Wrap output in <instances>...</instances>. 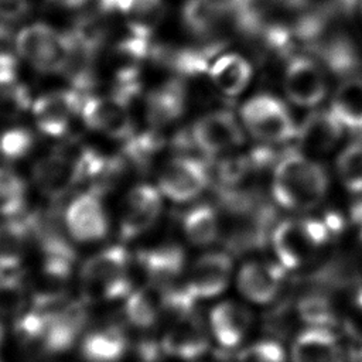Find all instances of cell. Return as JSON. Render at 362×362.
<instances>
[{"label":"cell","mask_w":362,"mask_h":362,"mask_svg":"<svg viewBox=\"0 0 362 362\" xmlns=\"http://www.w3.org/2000/svg\"><path fill=\"white\" fill-rule=\"evenodd\" d=\"M327 222L315 219H286L272 232V243L280 264L297 269L307 263L329 239Z\"/></svg>","instance_id":"cell-3"},{"label":"cell","mask_w":362,"mask_h":362,"mask_svg":"<svg viewBox=\"0 0 362 362\" xmlns=\"http://www.w3.org/2000/svg\"><path fill=\"white\" fill-rule=\"evenodd\" d=\"M342 134V123L331 112H315L310 115L300 130L297 137L301 148L308 153L324 154L329 151Z\"/></svg>","instance_id":"cell-21"},{"label":"cell","mask_w":362,"mask_h":362,"mask_svg":"<svg viewBox=\"0 0 362 362\" xmlns=\"http://www.w3.org/2000/svg\"><path fill=\"white\" fill-rule=\"evenodd\" d=\"M291 362H342L341 345L329 329L311 327L294 339Z\"/></svg>","instance_id":"cell-20"},{"label":"cell","mask_w":362,"mask_h":362,"mask_svg":"<svg viewBox=\"0 0 362 362\" xmlns=\"http://www.w3.org/2000/svg\"><path fill=\"white\" fill-rule=\"evenodd\" d=\"M14 47L17 54L38 72H64L69 51L65 33H58L44 23L30 24L17 34Z\"/></svg>","instance_id":"cell-4"},{"label":"cell","mask_w":362,"mask_h":362,"mask_svg":"<svg viewBox=\"0 0 362 362\" xmlns=\"http://www.w3.org/2000/svg\"><path fill=\"white\" fill-rule=\"evenodd\" d=\"M184 109V90L178 82H168L153 90L146 100L147 120L153 126H164L177 119Z\"/></svg>","instance_id":"cell-24"},{"label":"cell","mask_w":362,"mask_h":362,"mask_svg":"<svg viewBox=\"0 0 362 362\" xmlns=\"http://www.w3.org/2000/svg\"><path fill=\"white\" fill-rule=\"evenodd\" d=\"M130 257L120 245L107 246L90 256L82 266L81 280L88 300H116L132 291L129 277Z\"/></svg>","instance_id":"cell-2"},{"label":"cell","mask_w":362,"mask_h":362,"mask_svg":"<svg viewBox=\"0 0 362 362\" xmlns=\"http://www.w3.org/2000/svg\"><path fill=\"white\" fill-rule=\"evenodd\" d=\"M130 33L150 37L153 28L164 16L163 0H130L124 13Z\"/></svg>","instance_id":"cell-29"},{"label":"cell","mask_w":362,"mask_h":362,"mask_svg":"<svg viewBox=\"0 0 362 362\" xmlns=\"http://www.w3.org/2000/svg\"><path fill=\"white\" fill-rule=\"evenodd\" d=\"M327 188L328 180L322 167L301 154L286 156L274 170L273 195L287 209L315 208L324 199Z\"/></svg>","instance_id":"cell-1"},{"label":"cell","mask_w":362,"mask_h":362,"mask_svg":"<svg viewBox=\"0 0 362 362\" xmlns=\"http://www.w3.org/2000/svg\"><path fill=\"white\" fill-rule=\"evenodd\" d=\"M137 260L146 273L151 287L165 288L182 272L185 255L178 245H164L151 250H143Z\"/></svg>","instance_id":"cell-19"},{"label":"cell","mask_w":362,"mask_h":362,"mask_svg":"<svg viewBox=\"0 0 362 362\" xmlns=\"http://www.w3.org/2000/svg\"><path fill=\"white\" fill-rule=\"evenodd\" d=\"M170 322L161 341L164 354L178 359H197L206 352L209 345L208 332L202 320L194 311Z\"/></svg>","instance_id":"cell-13"},{"label":"cell","mask_w":362,"mask_h":362,"mask_svg":"<svg viewBox=\"0 0 362 362\" xmlns=\"http://www.w3.org/2000/svg\"><path fill=\"white\" fill-rule=\"evenodd\" d=\"M27 288L18 274H0V317H17L24 313Z\"/></svg>","instance_id":"cell-33"},{"label":"cell","mask_w":362,"mask_h":362,"mask_svg":"<svg viewBox=\"0 0 362 362\" xmlns=\"http://www.w3.org/2000/svg\"><path fill=\"white\" fill-rule=\"evenodd\" d=\"M161 212L160 191L151 185L140 184L126 197L120 219V238L130 240L148 230Z\"/></svg>","instance_id":"cell-12"},{"label":"cell","mask_w":362,"mask_h":362,"mask_svg":"<svg viewBox=\"0 0 362 362\" xmlns=\"http://www.w3.org/2000/svg\"><path fill=\"white\" fill-rule=\"evenodd\" d=\"M30 238L27 215L14 216L0 225V274L13 273L18 267Z\"/></svg>","instance_id":"cell-23"},{"label":"cell","mask_w":362,"mask_h":362,"mask_svg":"<svg viewBox=\"0 0 362 362\" xmlns=\"http://www.w3.org/2000/svg\"><path fill=\"white\" fill-rule=\"evenodd\" d=\"M69 31L76 38H79L81 41H83L85 44H88L89 47H92L98 51H100V48L103 47L106 37H107V28H106L103 20L95 14L79 16L74 21Z\"/></svg>","instance_id":"cell-37"},{"label":"cell","mask_w":362,"mask_h":362,"mask_svg":"<svg viewBox=\"0 0 362 362\" xmlns=\"http://www.w3.org/2000/svg\"><path fill=\"white\" fill-rule=\"evenodd\" d=\"M211 78L214 83L225 95H239L252 78V68L249 62L236 55L228 54L221 57L211 68Z\"/></svg>","instance_id":"cell-25"},{"label":"cell","mask_w":362,"mask_h":362,"mask_svg":"<svg viewBox=\"0 0 362 362\" xmlns=\"http://www.w3.org/2000/svg\"><path fill=\"white\" fill-rule=\"evenodd\" d=\"M184 23L194 33H206L221 16V7L214 0H189L184 6Z\"/></svg>","instance_id":"cell-34"},{"label":"cell","mask_w":362,"mask_h":362,"mask_svg":"<svg viewBox=\"0 0 362 362\" xmlns=\"http://www.w3.org/2000/svg\"><path fill=\"white\" fill-rule=\"evenodd\" d=\"M1 341H3V327L0 324V344H1Z\"/></svg>","instance_id":"cell-46"},{"label":"cell","mask_w":362,"mask_h":362,"mask_svg":"<svg viewBox=\"0 0 362 362\" xmlns=\"http://www.w3.org/2000/svg\"><path fill=\"white\" fill-rule=\"evenodd\" d=\"M225 362H284V351L274 341H260L242 349L235 356L222 355Z\"/></svg>","instance_id":"cell-38"},{"label":"cell","mask_w":362,"mask_h":362,"mask_svg":"<svg viewBox=\"0 0 362 362\" xmlns=\"http://www.w3.org/2000/svg\"><path fill=\"white\" fill-rule=\"evenodd\" d=\"M238 288L250 301L264 304L277 296L284 280L281 264L252 260L245 263L238 273Z\"/></svg>","instance_id":"cell-17"},{"label":"cell","mask_w":362,"mask_h":362,"mask_svg":"<svg viewBox=\"0 0 362 362\" xmlns=\"http://www.w3.org/2000/svg\"><path fill=\"white\" fill-rule=\"evenodd\" d=\"M232 273L230 256L221 252L202 255L192 264L185 287L195 298H209L221 294Z\"/></svg>","instance_id":"cell-16"},{"label":"cell","mask_w":362,"mask_h":362,"mask_svg":"<svg viewBox=\"0 0 362 362\" xmlns=\"http://www.w3.org/2000/svg\"><path fill=\"white\" fill-rule=\"evenodd\" d=\"M127 349L124 331L117 325L88 334L81 344V354L88 362H117Z\"/></svg>","instance_id":"cell-22"},{"label":"cell","mask_w":362,"mask_h":362,"mask_svg":"<svg viewBox=\"0 0 362 362\" xmlns=\"http://www.w3.org/2000/svg\"><path fill=\"white\" fill-rule=\"evenodd\" d=\"M242 120L250 134L263 141L280 143L297 134L294 122L284 105L267 95L246 102L242 107Z\"/></svg>","instance_id":"cell-5"},{"label":"cell","mask_w":362,"mask_h":362,"mask_svg":"<svg viewBox=\"0 0 362 362\" xmlns=\"http://www.w3.org/2000/svg\"><path fill=\"white\" fill-rule=\"evenodd\" d=\"M192 139L205 153L216 154L240 146L243 132L232 113L215 112L201 117L194 124Z\"/></svg>","instance_id":"cell-14"},{"label":"cell","mask_w":362,"mask_h":362,"mask_svg":"<svg viewBox=\"0 0 362 362\" xmlns=\"http://www.w3.org/2000/svg\"><path fill=\"white\" fill-rule=\"evenodd\" d=\"M209 324L216 341L225 349H230L238 346L247 334L252 315L246 307L235 301H222L212 308Z\"/></svg>","instance_id":"cell-18"},{"label":"cell","mask_w":362,"mask_h":362,"mask_svg":"<svg viewBox=\"0 0 362 362\" xmlns=\"http://www.w3.org/2000/svg\"><path fill=\"white\" fill-rule=\"evenodd\" d=\"M208 182V171L194 158L178 157L168 161L158 177L160 191L173 201L184 202L201 194Z\"/></svg>","instance_id":"cell-9"},{"label":"cell","mask_w":362,"mask_h":362,"mask_svg":"<svg viewBox=\"0 0 362 362\" xmlns=\"http://www.w3.org/2000/svg\"><path fill=\"white\" fill-rule=\"evenodd\" d=\"M49 313L51 311L33 307L30 311H25L17 315V320L14 324L16 337L23 344L41 342L48 325Z\"/></svg>","instance_id":"cell-36"},{"label":"cell","mask_w":362,"mask_h":362,"mask_svg":"<svg viewBox=\"0 0 362 362\" xmlns=\"http://www.w3.org/2000/svg\"><path fill=\"white\" fill-rule=\"evenodd\" d=\"M352 218L356 223H359L362 226V201L358 202L354 208H352Z\"/></svg>","instance_id":"cell-44"},{"label":"cell","mask_w":362,"mask_h":362,"mask_svg":"<svg viewBox=\"0 0 362 362\" xmlns=\"http://www.w3.org/2000/svg\"><path fill=\"white\" fill-rule=\"evenodd\" d=\"M355 300H356V304L362 308V290H359L358 293H356V297H355Z\"/></svg>","instance_id":"cell-45"},{"label":"cell","mask_w":362,"mask_h":362,"mask_svg":"<svg viewBox=\"0 0 362 362\" xmlns=\"http://www.w3.org/2000/svg\"><path fill=\"white\" fill-rule=\"evenodd\" d=\"M337 171L348 191L362 192V144H351L339 154Z\"/></svg>","instance_id":"cell-35"},{"label":"cell","mask_w":362,"mask_h":362,"mask_svg":"<svg viewBox=\"0 0 362 362\" xmlns=\"http://www.w3.org/2000/svg\"><path fill=\"white\" fill-rule=\"evenodd\" d=\"M64 223L75 240L93 242L102 239L107 232L109 222L100 195L89 189L72 199L64 214Z\"/></svg>","instance_id":"cell-8"},{"label":"cell","mask_w":362,"mask_h":362,"mask_svg":"<svg viewBox=\"0 0 362 362\" xmlns=\"http://www.w3.org/2000/svg\"><path fill=\"white\" fill-rule=\"evenodd\" d=\"M88 322L86 303L71 301L49 313L48 325L41 339V348L47 354L68 351Z\"/></svg>","instance_id":"cell-10"},{"label":"cell","mask_w":362,"mask_h":362,"mask_svg":"<svg viewBox=\"0 0 362 362\" xmlns=\"http://www.w3.org/2000/svg\"><path fill=\"white\" fill-rule=\"evenodd\" d=\"M98 1H99V8L103 13L119 11V13L124 14L130 0H98Z\"/></svg>","instance_id":"cell-41"},{"label":"cell","mask_w":362,"mask_h":362,"mask_svg":"<svg viewBox=\"0 0 362 362\" xmlns=\"http://www.w3.org/2000/svg\"><path fill=\"white\" fill-rule=\"evenodd\" d=\"M25 182L11 170L0 168V215L18 216L25 205Z\"/></svg>","instance_id":"cell-30"},{"label":"cell","mask_w":362,"mask_h":362,"mask_svg":"<svg viewBox=\"0 0 362 362\" xmlns=\"http://www.w3.org/2000/svg\"><path fill=\"white\" fill-rule=\"evenodd\" d=\"M81 115L89 129L112 139L126 140L134 134V124L129 113V106L113 96H88Z\"/></svg>","instance_id":"cell-11"},{"label":"cell","mask_w":362,"mask_h":362,"mask_svg":"<svg viewBox=\"0 0 362 362\" xmlns=\"http://www.w3.org/2000/svg\"><path fill=\"white\" fill-rule=\"evenodd\" d=\"M284 90L300 106H314L327 93V81L320 66L308 58L293 59L284 74Z\"/></svg>","instance_id":"cell-15"},{"label":"cell","mask_w":362,"mask_h":362,"mask_svg":"<svg viewBox=\"0 0 362 362\" xmlns=\"http://www.w3.org/2000/svg\"><path fill=\"white\" fill-rule=\"evenodd\" d=\"M58 6H62V7H68V8H76V7H81L83 6L88 0H49Z\"/></svg>","instance_id":"cell-43"},{"label":"cell","mask_w":362,"mask_h":362,"mask_svg":"<svg viewBox=\"0 0 362 362\" xmlns=\"http://www.w3.org/2000/svg\"><path fill=\"white\" fill-rule=\"evenodd\" d=\"M30 10L28 0H0V20L17 21Z\"/></svg>","instance_id":"cell-40"},{"label":"cell","mask_w":362,"mask_h":362,"mask_svg":"<svg viewBox=\"0 0 362 362\" xmlns=\"http://www.w3.org/2000/svg\"><path fill=\"white\" fill-rule=\"evenodd\" d=\"M86 95L69 88L40 96L33 103L37 129L48 136L58 137L68 132L71 119L81 115Z\"/></svg>","instance_id":"cell-7"},{"label":"cell","mask_w":362,"mask_h":362,"mask_svg":"<svg viewBox=\"0 0 362 362\" xmlns=\"http://www.w3.org/2000/svg\"><path fill=\"white\" fill-rule=\"evenodd\" d=\"M13 44H16V40L13 41V33L10 27L0 21V54L13 52Z\"/></svg>","instance_id":"cell-42"},{"label":"cell","mask_w":362,"mask_h":362,"mask_svg":"<svg viewBox=\"0 0 362 362\" xmlns=\"http://www.w3.org/2000/svg\"><path fill=\"white\" fill-rule=\"evenodd\" d=\"M184 232L192 245H211L221 235L219 218L211 206L199 205L185 215Z\"/></svg>","instance_id":"cell-27"},{"label":"cell","mask_w":362,"mask_h":362,"mask_svg":"<svg viewBox=\"0 0 362 362\" xmlns=\"http://www.w3.org/2000/svg\"><path fill=\"white\" fill-rule=\"evenodd\" d=\"M76 153L69 154L68 148H61L40 158L34 164L31 177L45 198L59 201L83 181Z\"/></svg>","instance_id":"cell-6"},{"label":"cell","mask_w":362,"mask_h":362,"mask_svg":"<svg viewBox=\"0 0 362 362\" xmlns=\"http://www.w3.org/2000/svg\"><path fill=\"white\" fill-rule=\"evenodd\" d=\"M161 297L163 293L154 297L150 288L130 291L124 304L126 320L139 328L153 327L161 315Z\"/></svg>","instance_id":"cell-28"},{"label":"cell","mask_w":362,"mask_h":362,"mask_svg":"<svg viewBox=\"0 0 362 362\" xmlns=\"http://www.w3.org/2000/svg\"><path fill=\"white\" fill-rule=\"evenodd\" d=\"M332 113L342 124L362 129V78L344 81L335 90Z\"/></svg>","instance_id":"cell-26"},{"label":"cell","mask_w":362,"mask_h":362,"mask_svg":"<svg viewBox=\"0 0 362 362\" xmlns=\"http://www.w3.org/2000/svg\"><path fill=\"white\" fill-rule=\"evenodd\" d=\"M297 314L310 327L327 328L337 320L331 300L320 291L303 296L297 303Z\"/></svg>","instance_id":"cell-31"},{"label":"cell","mask_w":362,"mask_h":362,"mask_svg":"<svg viewBox=\"0 0 362 362\" xmlns=\"http://www.w3.org/2000/svg\"><path fill=\"white\" fill-rule=\"evenodd\" d=\"M31 106V95L16 75H0V115L14 117Z\"/></svg>","instance_id":"cell-32"},{"label":"cell","mask_w":362,"mask_h":362,"mask_svg":"<svg viewBox=\"0 0 362 362\" xmlns=\"http://www.w3.org/2000/svg\"><path fill=\"white\" fill-rule=\"evenodd\" d=\"M33 146L34 134L27 129H10L0 137V154L8 160H18L27 156Z\"/></svg>","instance_id":"cell-39"}]
</instances>
